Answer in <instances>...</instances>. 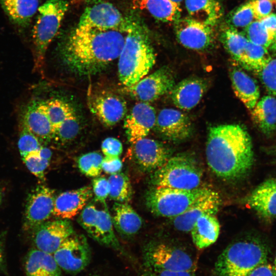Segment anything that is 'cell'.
Returning a JSON list of instances; mask_svg holds the SVG:
<instances>
[{"instance_id":"22","label":"cell","mask_w":276,"mask_h":276,"mask_svg":"<svg viewBox=\"0 0 276 276\" xmlns=\"http://www.w3.org/2000/svg\"><path fill=\"white\" fill-rule=\"evenodd\" d=\"M92 196L90 186L61 193L55 197L53 215L62 219L73 218L82 211Z\"/></svg>"},{"instance_id":"8","label":"cell","mask_w":276,"mask_h":276,"mask_svg":"<svg viewBox=\"0 0 276 276\" xmlns=\"http://www.w3.org/2000/svg\"><path fill=\"white\" fill-rule=\"evenodd\" d=\"M78 222L93 239L102 245L122 251L105 201L95 198L89 201L81 212Z\"/></svg>"},{"instance_id":"51","label":"cell","mask_w":276,"mask_h":276,"mask_svg":"<svg viewBox=\"0 0 276 276\" xmlns=\"http://www.w3.org/2000/svg\"><path fill=\"white\" fill-rule=\"evenodd\" d=\"M39 154L41 157L50 160L52 153L49 148L42 146L39 150Z\"/></svg>"},{"instance_id":"37","label":"cell","mask_w":276,"mask_h":276,"mask_svg":"<svg viewBox=\"0 0 276 276\" xmlns=\"http://www.w3.org/2000/svg\"><path fill=\"white\" fill-rule=\"evenodd\" d=\"M79 131V123L75 113L65 119L54 131L53 139L60 144L73 140Z\"/></svg>"},{"instance_id":"18","label":"cell","mask_w":276,"mask_h":276,"mask_svg":"<svg viewBox=\"0 0 276 276\" xmlns=\"http://www.w3.org/2000/svg\"><path fill=\"white\" fill-rule=\"evenodd\" d=\"M154 126L164 138L172 142L183 141L192 133V123L189 117L174 108L162 109L156 117Z\"/></svg>"},{"instance_id":"20","label":"cell","mask_w":276,"mask_h":276,"mask_svg":"<svg viewBox=\"0 0 276 276\" xmlns=\"http://www.w3.org/2000/svg\"><path fill=\"white\" fill-rule=\"evenodd\" d=\"M246 205L266 222L276 218V178L264 181L244 199Z\"/></svg>"},{"instance_id":"3","label":"cell","mask_w":276,"mask_h":276,"mask_svg":"<svg viewBox=\"0 0 276 276\" xmlns=\"http://www.w3.org/2000/svg\"><path fill=\"white\" fill-rule=\"evenodd\" d=\"M125 40L119 56V80L131 86L144 77L155 62V54L147 30L138 16H126Z\"/></svg>"},{"instance_id":"9","label":"cell","mask_w":276,"mask_h":276,"mask_svg":"<svg viewBox=\"0 0 276 276\" xmlns=\"http://www.w3.org/2000/svg\"><path fill=\"white\" fill-rule=\"evenodd\" d=\"M143 267L170 271H195L196 264L185 249L166 241L148 244L143 252Z\"/></svg>"},{"instance_id":"5","label":"cell","mask_w":276,"mask_h":276,"mask_svg":"<svg viewBox=\"0 0 276 276\" xmlns=\"http://www.w3.org/2000/svg\"><path fill=\"white\" fill-rule=\"evenodd\" d=\"M67 0H47L39 7L32 31L35 67L43 65L47 49L56 36L68 10Z\"/></svg>"},{"instance_id":"45","label":"cell","mask_w":276,"mask_h":276,"mask_svg":"<svg viewBox=\"0 0 276 276\" xmlns=\"http://www.w3.org/2000/svg\"><path fill=\"white\" fill-rule=\"evenodd\" d=\"M92 186L95 198L101 201H105L109 193L108 179L103 177H96L92 180Z\"/></svg>"},{"instance_id":"14","label":"cell","mask_w":276,"mask_h":276,"mask_svg":"<svg viewBox=\"0 0 276 276\" xmlns=\"http://www.w3.org/2000/svg\"><path fill=\"white\" fill-rule=\"evenodd\" d=\"M174 24L176 38L185 48L201 51L212 45L214 39L213 27L190 17L180 18Z\"/></svg>"},{"instance_id":"4","label":"cell","mask_w":276,"mask_h":276,"mask_svg":"<svg viewBox=\"0 0 276 276\" xmlns=\"http://www.w3.org/2000/svg\"><path fill=\"white\" fill-rule=\"evenodd\" d=\"M269 252L268 244L260 237L237 239L218 257L213 276H247L258 266L267 262Z\"/></svg>"},{"instance_id":"54","label":"cell","mask_w":276,"mask_h":276,"mask_svg":"<svg viewBox=\"0 0 276 276\" xmlns=\"http://www.w3.org/2000/svg\"><path fill=\"white\" fill-rule=\"evenodd\" d=\"M270 47L272 48V49L276 50V31L274 35L273 39L272 40V44H271Z\"/></svg>"},{"instance_id":"7","label":"cell","mask_w":276,"mask_h":276,"mask_svg":"<svg viewBox=\"0 0 276 276\" xmlns=\"http://www.w3.org/2000/svg\"><path fill=\"white\" fill-rule=\"evenodd\" d=\"M208 189L200 187L182 190L153 187L146 193V204L154 215L172 218L184 212Z\"/></svg>"},{"instance_id":"36","label":"cell","mask_w":276,"mask_h":276,"mask_svg":"<svg viewBox=\"0 0 276 276\" xmlns=\"http://www.w3.org/2000/svg\"><path fill=\"white\" fill-rule=\"evenodd\" d=\"M44 104L54 131L65 119L75 113L68 103L60 99L50 100L44 102Z\"/></svg>"},{"instance_id":"42","label":"cell","mask_w":276,"mask_h":276,"mask_svg":"<svg viewBox=\"0 0 276 276\" xmlns=\"http://www.w3.org/2000/svg\"><path fill=\"white\" fill-rule=\"evenodd\" d=\"M257 74L268 94L276 98V57H271Z\"/></svg>"},{"instance_id":"31","label":"cell","mask_w":276,"mask_h":276,"mask_svg":"<svg viewBox=\"0 0 276 276\" xmlns=\"http://www.w3.org/2000/svg\"><path fill=\"white\" fill-rule=\"evenodd\" d=\"M185 6L190 17L212 27L223 14L221 5L217 0H185Z\"/></svg>"},{"instance_id":"25","label":"cell","mask_w":276,"mask_h":276,"mask_svg":"<svg viewBox=\"0 0 276 276\" xmlns=\"http://www.w3.org/2000/svg\"><path fill=\"white\" fill-rule=\"evenodd\" d=\"M0 4L11 23L23 33L38 11L39 0H0Z\"/></svg>"},{"instance_id":"21","label":"cell","mask_w":276,"mask_h":276,"mask_svg":"<svg viewBox=\"0 0 276 276\" xmlns=\"http://www.w3.org/2000/svg\"><path fill=\"white\" fill-rule=\"evenodd\" d=\"M156 119L155 110L150 104L141 102L135 104L124 122L128 141L133 145L146 137L155 125Z\"/></svg>"},{"instance_id":"50","label":"cell","mask_w":276,"mask_h":276,"mask_svg":"<svg viewBox=\"0 0 276 276\" xmlns=\"http://www.w3.org/2000/svg\"><path fill=\"white\" fill-rule=\"evenodd\" d=\"M259 20L273 38L276 31V14L270 13L265 17Z\"/></svg>"},{"instance_id":"40","label":"cell","mask_w":276,"mask_h":276,"mask_svg":"<svg viewBox=\"0 0 276 276\" xmlns=\"http://www.w3.org/2000/svg\"><path fill=\"white\" fill-rule=\"evenodd\" d=\"M255 15L251 2L240 6L230 12L227 22L229 27L237 28H245L254 20Z\"/></svg>"},{"instance_id":"38","label":"cell","mask_w":276,"mask_h":276,"mask_svg":"<svg viewBox=\"0 0 276 276\" xmlns=\"http://www.w3.org/2000/svg\"><path fill=\"white\" fill-rule=\"evenodd\" d=\"M103 157L98 152H91L84 154L79 157L77 161L80 171L87 176H99L102 171Z\"/></svg>"},{"instance_id":"29","label":"cell","mask_w":276,"mask_h":276,"mask_svg":"<svg viewBox=\"0 0 276 276\" xmlns=\"http://www.w3.org/2000/svg\"><path fill=\"white\" fill-rule=\"evenodd\" d=\"M251 114L261 131L270 136L276 130V98L270 95L263 96L251 110Z\"/></svg>"},{"instance_id":"41","label":"cell","mask_w":276,"mask_h":276,"mask_svg":"<svg viewBox=\"0 0 276 276\" xmlns=\"http://www.w3.org/2000/svg\"><path fill=\"white\" fill-rule=\"evenodd\" d=\"M18 141V148L22 158L29 153L38 151L42 147L39 140L23 124Z\"/></svg>"},{"instance_id":"27","label":"cell","mask_w":276,"mask_h":276,"mask_svg":"<svg viewBox=\"0 0 276 276\" xmlns=\"http://www.w3.org/2000/svg\"><path fill=\"white\" fill-rule=\"evenodd\" d=\"M232 87L236 96L249 110H252L260 98L257 82L243 71L233 69L230 73Z\"/></svg>"},{"instance_id":"6","label":"cell","mask_w":276,"mask_h":276,"mask_svg":"<svg viewBox=\"0 0 276 276\" xmlns=\"http://www.w3.org/2000/svg\"><path fill=\"white\" fill-rule=\"evenodd\" d=\"M203 176L201 167L191 155L180 153L171 156L151 176L154 187L182 190L200 187Z\"/></svg>"},{"instance_id":"35","label":"cell","mask_w":276,"mask_h":276,"mask_svg":"<svg viewBox=\"0 0 276 276\" xmlns=\"http://www.w3.org/2000/svg\"><path fill=\"white\" fill-rule=\"evenodd\" d=\"M270 58L267 48L254 44L248 40L242 66L258 73Z\"/></svg>"},{"instance_id":"11","label":"cell","mask_w":276,"mask_h":276,"mask_svg":"<svg viewBox=\"0 0 276 276\" xmlns=\"http://www.w3.org/2000/svg\"><path fill=\"white\" fill-rule=\"evenodd\" d=\"M175 85L171 70L165 66L145 76L134 85L125 87V90L135 100L149 103L171 92Z\"/></svg>"},{"instance_id":"53","label":"cell","mask_w":276,"mask_h":276,"mask_svg":"<svg viewBox=\"0 0 276 276\" xmlns=\"http://www.w3.org/2000/svg\"><path fill=\"white\" fill-rule=\"evenodd\" d=\"M266 151L270 154L276 155V144L269 147Z\"/></svg>"},{"instance_id":"57","label":"cell","mask_w":276,"mask_h":276,"mask_svg":"<svg viewBox=\"0 0 276 276\" xmlns=\"http://www.w3.org/2000/svg\"><path fill=\"white\" fill-rule=\"evenodd\" d=\"M2 200V194L1 191H0V204L1 203Z\"/></svg>"},{"instance_id":"19","label":"cell","mask_w":276,"mask_h":276,"mask_svg":"<svg viewBox=\"0 0 276 276\" xmlns=\"http://www.w3.org/2000/svg\"><path fill=\"white\" fill-rule=\"evenodd\" d=\"M133 145L135 162L143 171H154L171 156L169 148L160 142L151 139L144 137Z\"/></svg>"},{"instance_id":"17","label":"cell","mask_w":276,"mask_h":276,"mask_svg":"<svg viewBox=\"0 0 276 276\" xmlns=\"http://www.w3.org/2000/svg\"><path fill=\"white\" fill-rule=\"evenodd\" d=\"M90 111L104 125L114 126L125 116L126 103L121 96L103 91L94 95L88 101Z\"/></svg>"},{"instance_id":"16","label":"cell","mask_w":276,"mask_h":276,"mask_svg":"<svg viewBox=\"0 0 276 276\" xmlns=\"http://www.w3.org/2000/svg\"><path fill=\"white\" fill-rule=\"evenodd\" d=\"M221 204V197L216 191L209 188L182 214L172 218L174 227L181 232H190L201 216L216 215Z\"/></svg>"},{"instance_id":"34","label":"cell","mask_w":276,"mask_h":276,"mask_svg":"<svg viewBox=\"0 0 276 276\" xmlns=\"http://www.w3.org/2000/svg\"><path fill=\"white\" fill-rule=\"evenodd\" d=\"M108 180L110 198L117 202L128 203L131 200L132 189L128 176L120 172L110 175Z\"/></svg>"},{"instance_id":"56","label":"cell","mask_w":276,"mask_h":276,"mask_svg":"<svg viewBox=\"0 0 276 276\" xmlns=\"http://www.w3.org/2000/svg\"><path fill=\"white\" fill-rule=\"evenodd\" d=\"M273 265H274V267L276 269V254H275V257H274V261H273Z\"/></svg>"},{"instance_id":"30","label":"cell","mask_w":276,"mask_h":276,"mask_svg":"<svg viewBox=\"0 0 276 276\" xmlns=\"http://www.w3.org/2000/svg\"><path fill=\"white\" fill-rule=\"evenodd\" d=\"M220 229V224L216 215L201 216L196 221L190 231L194 245L200 249L211 246L217 240Z\"/></svg>"},{"instance_id":"1","label":"cell","mask_w":276,"mask_h":276,"mask_svg":"<svg viewBox=\"0 0 276 276\" xmlns=\"http://www.w3.org/2000/svg\"><path fill=\"white\" fill-rule=\"evenodd\" d=\"M120 30H101L77 26L60 49L63 63L77 75L97 74L118 58L125 40Z\"/></svg>"},{"instance_id":"55","label":"cell","mask_w":276,"mask_h":276,"mask_svg":"<svg viewBox=\"0 0 276 276\" xmlns=\"http://www.w3.org/2000/svg\"><path fill=\"white\" fill-rule=\"evenodd\" d=\"M174 3H175L177 4L178 5H179V4L183 1V0H171Z\"/></svg>"},{"instance_id":"2","label":"cell","mask_w":276,"mask_h":276,"mask_svg":"<svg viewBox=\"0 0 276 276\" xmlns=\"http://www.w3.org/2000/svg\"><path fill=\"white\" fill-rule=\"evenodd\" d=\"M205 155L212 172L225 180L235 181L244 177L254 163L250 136L244 127L236 124L209 128Z\"/></svg>"},{"instance_id":"48","label":"cell","mask_w":276,"mask_h":276,"mask_svg":"<svg viewBox=\"0 0 276 276\" xmlns=\"http://www.w3.org/2000/svg\"><path fill=\"white\" fill-rule=\"evenodd\" d=\"M123 164L119 157H103L102 169L107 174H113L120 172Z\"/></svg>"},{"instance_id":"33","label":"cell","mask_w":276,"mask_h":276,"mask_svg":"<svg viewBox=\"0 0 276 276\" xmlns=\"http://www.w3.org/2000/svg\"><path fill=\"white\" fill-rule=\"evenodd\" d=\"M220 37L225 49L233 58L242 66L248 40L243 33L229 26L223 29Z\"/></svg>"},{"instance_id":"15","label":"cell","mask_w":276,"mask_h":276,"mask_svg":"<svg viewBox=\"0 0 276 276\" xmlns=\"http://www.w3.org/2000/svg\"><path fill=\"white\" fill-rule=\"evenodd\" d=\"M32 239L36 248L53 255L64 241L74 233L67 219L47 221L32 231Z\"/></svg>"},{"instance_id":"39","label":"cell","mask_w":276,"mask_h":276,"mask_svg":"<svg viewBox=\"0 0 276 276\" xmlns=\"http://www.w3.org/2000/svg\"><path fill=\"white\" fill-rule=\"evenodd\" d=\"M243 34L250 42L267 49L270 47L273 38L259 20L247 26Z\"/></svg>"},{"instance_id":"59","label":"cell","mask_w":276,"mask_h":276,"mask_svg":"<svg viewBox=\"0 0 276 276\" xmlns=\"http://www.w3.org/2000/svg\"><path fill=\"white\" fill-rule=\"evenodd\" d=\"M91 276H99V275H91Z\"/></svg>"},{"instance_id":"52","label":"cell","mask_w":276,"mask_h":276,"mask_svg":"<svg viewBox=\"0 0 276 276\" xmlns=\"http://www.w3.org/2000/svg\"><path fill=\"white\" fill-rule=\"evenodd\" d=\"M4 264V254L2 244L0 242V270L2 269Z\"/></svg>"},{"instance_id":"13","label":"cell","mask_w":276,"mask_h":276,"mask_svg":"<svg viewBox=\"0 0 276 276\" xmlns=\"http://www.w3.org/2000/svg\"><path fill=\"white\" fill-rule=\"evenodd\" d=\"M55 198L54 190L45 186H37L31 190L25 206V230L32 232L53 215Z\"/></svg>"},{"instance_id":"44","label":"cell","mask_w":276,"mask_h":276,"mask_svg":"<svg viewBox=\"0 0 276 276\" xmlns=\"http://www.w3.org/2000/svg\"><path fill=\"white\" fill-rule=\"evenodd\" d=\"M101 149L105 156L119 157L123 151V146L119 140L110 137L102 142Z\"/></svg>"},{"instance_id":"26","label":"cell","mask_w":276,"mask_h":276,"mask_svg":"<svg viewBox=\"0 0 276 276\" xmlns=\"http://www.w3.org/2000/svg\"><path fill=\"white\" fill-rule=\"evenodd\" d=\"M111 216L113 225L123 237L134 236L142 226L141 217L127 202H116Z\"/></svg>"},{"instance_id":"58","label":"cell","mask_w":276,"mask_h":276,"mask_svg":"<svg viewBox=\"0 0 276 276\" xmlns=\"http://www.w3.org/2000/svg\"><path fill=\"white\" fill-rule=\"evenodd\" d=\"M273 1V3L275 4V6H276V0H272Z\"/></svg>"},{"instance_id":"23","label":"cell","mask_w":276,"mask_h":276,"mask_svg":"<svg viewBox=\"0 0 276 276\" xmlns=\"http://www.w3.org/2000/svg\"><path fill=\"white\" fill-rule=\"evenodd\" d=\"M208 88L206 81L201 78L192 77L175 84L171 91L174 104L183 110H190L200 102Z\"/></svg>"},{"instance_id":"12","label":"cell","mask_w":276,"mask_h":276,"mask_svg":"<svg viewBox=\"0 0 276 276\" xmlns=\"http://www.w3.org/2000/svg\"><path fill=\"white\" fill-rule=\"evenodd\" d=\"M126 25V16L117 7L108 2L98 0L85 7L78 26L125 32Z\"/></svg>"},{"instance_id":"28","label":"cell","mask_w":276,"mask_h":276,"mask_svg":"<svg viewBox=\"0 0 276 276\" xmlns=\"http://www.w3.org/2000/svg\"><path fill=\"white\" fill-rule=\"evenodd\" d=\"M26 276H62V270L53 255L37 248L31 249L26 257Z\"/></svg>"},{"instance_id":"49","label":"cell","mask_w":276,"mask_h":276,"mask_svg":"<svg viewBox=\"0 0 276 276\" xmlns=\"http://www.w3.org/2000/svg\"><path fill=\"white\" fill-rule=\"evenodd\" d=\"M247 276H276V269L268 262L256 267Z\"/></svg>"},{"instance_id":"10","label":"cell","mask_w":276,"mask_h":276,"mask_svg":"<svg viewBox=\"0 0 276 276\" xmlns=\"http://www.w3.org/2000/svg\"><path fill=\"white\" fill-rule=\"evenodd\" d=\"M53 256L62 270L75 274L88 265L91 252L85 237L74 233L64 241Z\"/></svg>"},{"instance_id":"46","label":"cell","mask_w":276,"mask_h":276,"mask_svg":"<svg viewBox=\"0 0 276 276\" xmlns=\"http://www.w3.org/2000/svg\"><path fill=\"white\" fill-rule=\"evenodd\" d=\"M250 2L256 20H260L271 13L272 0H252Z\"/></svg>"},{"instance_id":"24","label":"cell","mask_w":276,"mask_h":276,"mask_svg":"<svg viewBox=\"0 0 276 276\" xmlns=\"http://www.w3.org/2000/svg\"><path fill=\"white\" fill-rule=\"evenodd\" d=\"M22 124L41 142L53 137L54 129L47 113L44 102L33 101L26 107Z\"/></svg>"},{"instance_id":"47","label":"cell","mask_w":276,"mask_h":276,"mask_svg":"<svg viewBox=\"0 0 276 276\" xmlns=\"http://www.w3.org/2000/svg\"><path fill=\"white\" fill-rule=\"evenodd\" d=\"M141 276H195V271L153 270L143 267Z\"/></svg>"},{"instance_id":"32","label":"cell","mask_w":276,"mask_h":276,"mask_svg":"<svg viewBox=\"0 0 276 276\" xmlns=\"http://www.w3.org/2000/svg\"><path fill=\"white\" fill-rule=\"evenodd\" d=\"M139 7L146 10L156 19L164 22H176L181 10L171 0H136Z\"/></svg>"},{"instance_id":"43","label":"cell","mask_w":276,"mask_h":276,"mask_svg":"<svg viewBox=\"0 0 276 276\" xmlns=\"http://www.w3.org/2000/svg\"><path fill=\"white\" fill-rule=\"evenodd\" d=\"M22 159L33 175L40 180H44V173L49 165L50 160L41 157L39 151L29 153Z\"/></svg>"}]
</instances>
